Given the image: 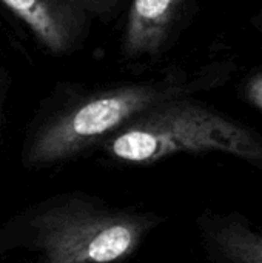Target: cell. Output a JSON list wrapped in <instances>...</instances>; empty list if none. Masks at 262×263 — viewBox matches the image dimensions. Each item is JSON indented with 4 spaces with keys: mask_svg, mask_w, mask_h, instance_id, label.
Returning <instances> with one entry per match:
<instances>
[{
    "mask_svg": "<svg viewBox=\"0 0 262 263\" xmlns=\"http://www.w3.org/2000/svg\"><path fill=\"white\" fill-rule=\"evenodd\" d=\"M198 230L212 263H262V231L244 214L207 211Z\"/></svg>",
    "mask_w": 262,
    "mask_h": 263,
    "instance_id": "5",
    "label": "cell"
},
{
    "mask_svg": "<svg viewBox=\"0 0 262 263\" xmlns=\"http://www.w3.org/2000/svg\"><path fill=\"white\" fill-rule=\"evenodd\" d=\"M247 100L262 111V72L255 74L246 85Z\"/></svg>",
    "mask_w": 262,
    "mask_h": 263,
    "instance_id": "7",
    "label": "cell"
},
{
    "mask_svg": "<svg viewBox=\"0 0 262 263\" xmlns=\"http://www.w3.org/2000/svg\"><path fill=\"white\" fill-rule=\"evenodd\" d=\"M161 222L154 214L110 210L65 196L28 211L15 239L39 256V263H113L136 251Z\"/></svg>",
    "mask_w": 262,
    "mask_h": 263,
    "instance_id": "2",
    "label": "cell"
},
{
    "mask_svg": "<svg viewBox=\"0 0 262 263\" xmlns=\"http://www.w3.org/2000/svg\"><path fill=\"white\" fill-rule=\"evenodd\" d=\"M171 97H178V91L161 83H131L97 92L45 123L28 143L23 162L45 166L69 159Z\"/></svg>",
    "mask_w": 262,
    "mask_h": 263,
    "instance_id": "3",
    "label": "cell"
},
{
    "mask_svg": "<svg viewBox=\"0 0 262 263\" xmlns=\"http://www.w3.org/2000/svg\"><path fill=\"white\" fill-rule=\"evenodd\" d=\"M48 51H74L96 23L110 20L124 0H0Z\"/></svg>",
    "mask_w": 262,
    "mask_h": 263,
    "instance_id": "4",
    "label": "cell"
},
{
    "mask_svg": "<svg viewBox=\"0 0 262 263\" xmlns=\"http://www.w3.org/2000/svg\"><path fill=\"white\" fill-rule=\"evenodd\" d=\"M184 0H133L124 29L127 57L156 54L165 43Z\"/></svg>",
    "mask_w": 262,
    "mask_h": 263,
    "instance_id": "6",
    "label": "cell"
},
{
    "mask_svg": "<svg viewBox=\"0 0 262 263\" xmlns=\"http://www.w3.org/2000/svg\"><path fill=\"white\" fill-rule=\"evenodd\" d=\"M2 102H3V82L0 77V109H2Z\"/></svg>",
    "mask_w": 262,
    "mask_h": 263,
    "instance_id": "8",
    "label": "cell"
},
{
    "mask_svg": "<svg viewBox=\"0 0 262 263\" xmlns=\"http://www.w3.org/2000/svg\"><path fill=\"white\" fill-rule=\"evenodd\" d=\"M125 163H156L176 154L224 153L262 171V136L199 102L171 97L145 109L103 142Z\"/></svg>",
    "mask_w": 262,
    "mask_h": 263,
    "instance_id": "1",
    "label": "cell"
}]
</instances>
